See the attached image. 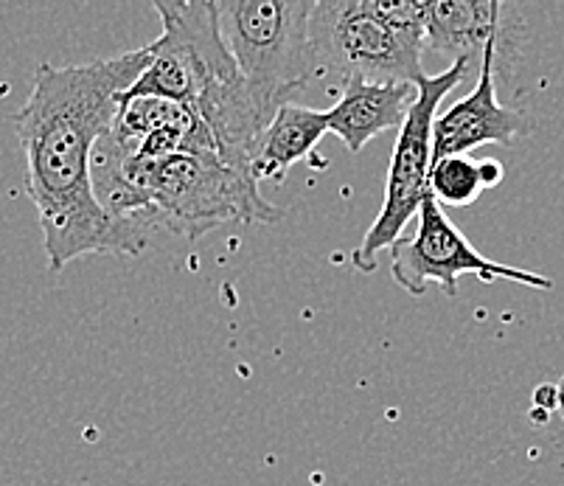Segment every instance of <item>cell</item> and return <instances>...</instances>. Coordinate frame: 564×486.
<instances>
[{
	"label": "cell",
	"instance_id": "obj_6",
	"mask_svg": "<svg viewBox=\"0 0 564 486\" xmlns=\"http://www.w3.org/2000/svg\"><path fill=\"white\" fill-rule=\"evenodd\" d=\"M391 276L399 288L410 295H424L430 284H438L444 295H458L460 276H475L484 284L495 281H517L533 290H551L553 281L533 270L511 268V264L491 262L469 239L460 234L458 225L444 214L438 199L427 194L415 217V231L404 234L391 248Z\"/></svg>",
	"mask_w": 564,
	"mask_h": 486
},
{
	"label": "cell",
	"instance_id": "obj_14",
	"mask_svg": "<svg viewBox=\"0 0 564 486\" xmlns=\"http://www.w3.org/2000/svg\"><path fill=\"white\" fill-rule=\"evenodd\" d=\"M556 388H558V417L564 419V375H562V380L556 382Z\"/></svg>",
	"mask_w": 564,
	"mask_h": 486
},
{
	"label": "cell",
	"instance_id": "obj_7",
	"mask_svg": "<svg viewBox=\"0 0 564 486\" xmlns=\"http://www.w3.org/2000/svg\"><path fill=\"white\" fill-rule=\"evenodd\" d=\"M506 45L495 43L484 51L480 60L478 85L466 99L455 101L453 107L441 112L435 119L433 152L435 161L449 155H469L471 150L486 144L511 147L522 132L528 130V121L522 112L509 110L497 101V60L502 56Z\"/></svg>",
	"mask_w": 564,
	"mask_h": 486
},
{
	"label": "cell",
	"instance_id": "obj_13",
	"mask_svg": "<svg viewBox=\"0 0 564 486\" xmlns=\"http://www.w3.org/2000/svg\"><path fill=\"white\" fill-rule=\"evenodd\" d=\"M502 175H506V169H502V163H497V161H480V177H484V186H486V188L500 186Z\"/></svg>",
	"mask_w": 564,
	"mask_h": 486
},
{
	"label": "cell",
	"instance_id": "obj_8",
	"mask_svg": "<svg viewBox=\"0 0 564 486\" xmlns=\"http://www.w3.org/2000/svg\"><path fill=\"white\" fill-rule=\"evenodd\" d=\"M415 96V85L346 79L337 105L326 110V125L348 147V152L357 155L371 138L388 130H402Z\"/></svg>",
	"mask_w": 564,
	"mask_h": 486
},
{
	"label": "cell",
	"instance_id": "obj_5",
	"mask_svg": "<svg viewBox=\"0 0 564 486\" xmlns=\"http://www.w3.org/2000/svg\"><path fill=\"white\" fill-rule=\"evenodd\" d=\"M317 76L415 85L422 79V43L402 37L371 12L368 0H323L310 20Z\"/></svg>",
	"mask_w": 564,
	"mask_h": 486
},
{
	"label": "cell",
	"instance_id": "obj_11",
	"mask_svg": "<svg viewBox=\"0 0 564 486\" xmlns=\"http://www.w3.org/2000/svg\"><path fill=\"white\" fill-rule=\"evenodd\" d=\"M486 192L480 163L469 155H449L433 161L430 169V194L441 206H469Z\"/></svg>",
	"mask_w": 564,
	"mask_h": 486
},
{
	"label": "cell",
	"instance_id": "obj_9",
	"mask_svg": "<svg viewBox=\"0 0 564 486\" xmlns=\"http://www.w3.org/2000/svg\"><path fill=\"white\" fill-rule=\"evenodd\" d=\"M506 12L497 0H433L424 48L475 65L489 45L506 43Z\"/></svg>",
	"mask_w": 564,
	"mask_h": 486
},
{
	"label": "cell",
	"instance_id": "obj_4",
	"mask_svg": "<svg viewBox=\"0 0 564 486\" xmlns=\"http://www.w3.org/2000/svg\"><path fill=\"white\" fill-rule=\"evenodd\" d=\"M471 74L469 60H458L438 76H422L415 82L419 96L410 107L408 119L397 136L391 169L384 181L382 208L362 237L360 248L354 250L351 262L360 273H373L382 250H391L404 237L410 219L419 217L424 197L430 194V169H433V132L438 119L441 101L447 99L460 82Z\"/></svg>",
	"mask_w": 564,
	"mask_h": 486
},
{
	"label": "cell",
	"instance_id": "obj_2",
	"mask_svg": "<svg viewBox=\"0 0 564 486\" xmlns=\"http://www.w3.org/2000/svg\"><path fill=\"white\" fill-rule=\"evenodd\" d=\"M155 12L163 20V34L152 43L150 68L127 94L192 105L212 130L217 155L253 175L256 152L273 116L225 48L214 3L158 0Z\"/></svg>",
	"mask_w": 564,
	"mask_h": 486
},
{
	"label": "cell",
	"instance_id": "obj_3",
	"mask_svg": "<svg viewBox=\"0 0 564 486\" xmlns=\"http://www.w3.org/2000/svg\"><path fill=\"white\" fill-rule=\"evenodd\" d=\"M236 68L270 116L317 76L310 43L315 0H214Z\"/></svg>",
	"mask_w": 564,
	"mask_h": 486
},
{
	"label": "cell",
	"instance_id": "obj_1",
	"mask_svg": "<svg viewBox=\"0 0 564 486\" xmlns=\"http://www.w3.org/2000/svg\"><path fill=\"white\" fill-rule=\"evenodd\" d=\"M150 63L152 45H143L112 60L34 71L29 101L12 121L51 270L87 253L138 256L150 245L147 231L116 223L94 192L96 144L116 119L118 99Z\"/></svg>",
	"mask_w": 564,
	"mask_h": 486
},
{
	"label": "cell",
	"instance_id": "obj_12",
	"mask_svg": "<svg viewBox=\"0 0 564 486\" xmlns=\"http://www.w3.org/2000/svg\"><path fill=\"white\" fill-rule=\"evenodd\" d=\"M533 408H540L545 413L558 411V388L551 386V382L536 388V393H533Z\"/></svg>",
	"mask_w": 564,
	"mask_h": 486
},
{
	"label": "cell",
	"instance_id": "obj_10",
	"mask_svg": "<svg viewBox=\"0 0 564 486\" xmlns=\"http://www.w3.org/2000/svg\"><path fill=\"white\" fill-rule=\"evenodd\" d=\"M329 132L326 112L301 105H284L261 136L253 161L256 181L281 183L295 163L306 161Z\"/></svg>",
	"mask_w": 564,
	"mask_h": 486
}]
</instances>
